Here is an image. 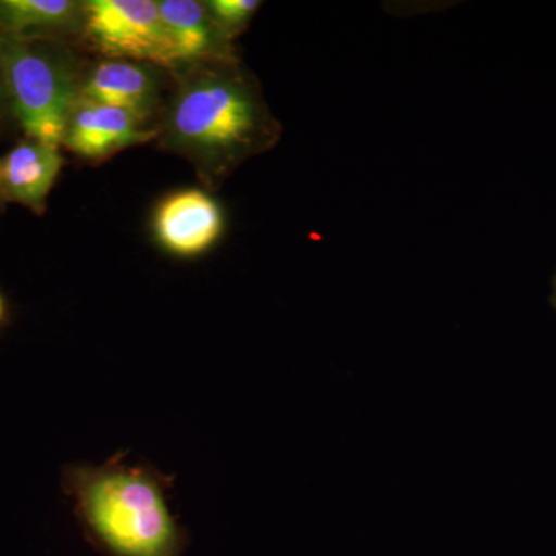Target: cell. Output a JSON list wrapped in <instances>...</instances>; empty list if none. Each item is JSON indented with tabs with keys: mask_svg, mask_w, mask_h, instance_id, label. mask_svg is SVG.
Listing matches in <instances>:
<instances>
[{
	"mask_svg": "<svg viewBox=\"0 0 556 556\" xmlns=\"http://www.w3.org/2000/svg\"><path fill=\"white\" fill-rule=\"evenodd\" d=\"M79 97L124 110L144 124L155 110L159 84L155 73L144 64L104 61L90 73Z\"/></svg>",
	"mask_w": 556,
	"mask_h": 556,
	"instance_id": "9c48e42d",
	"label": "cell"
},
{
	"mask_svg": "<svg viewBox=\"0 0 556 556\" xmlns=\"http://www.w3.org/2000/svg\"><path fill=\"white\" fill-rule=\"evenodd\" d=\"M153 228L161 247L172 254L195 257L219 239L225 215L217 201L203 190H179L156 208Z\"/></svg>",
	"mask_w": 556,
	"mask_h": 556,
	"instance_id": "5b68a950",
	"label": "cell"
},
{
	"mask_svg": "<svg viewBox=\"0 0 556 556\" xmlns=\"http://www.w3.org/2000/svg\"><path fill=\"white\" fill-rule=\"evenodd\" d=\"M155 137L156 130L146 129L130 113L79 97L62 144L83 159L100 161Z\"/></svg>",
	"mask_w": 556,
	"mask_h": 556,
	"instance_id": "8992f818",
	"label": "cell"
},
{
	"mask_svg": "<svg viewBox=\"0 0 556 556\" xmlns=\"http://www.w3.org/2000/svg\"><path fill=\"white\" fill-rule=\"evenodd\" d=\"M7 320V302L3 299L2 292H0V327L5 324Z\"/></svg>",
	"mask_w": 556,
	"mask_h": 556,
	"instance_id": "5bb4252c",
	"label": "cell"
},
{
	"mask_svg": "<svg viewBox=\"0 0 556 556\" xmlns=\"http://www.w3.org/2000/svg\"><path fill=\"white\" fill-rule=\"evenodd\" d=\"M212 20L229 39L247 28L262 3L257 0H211L204 3Z\"/></svg>",
	"mask_w": 556,
	"mask_h": 556,
	"instance_id": "8fae6325",
	"label": "cell"
},
{
	"mask_svg": "<svg viewBox=\"0 0 556 556\" xmlns=\"http://www.w3.org/2000/svg\"><path fill=\"white\" fill-rule=\"evenodd\" d=\"M83 22L91 42L112 58L174 67L169 40L153 0H90Z\"/></svg>",
	"mask_w": 556,
	"mask_h": 556,
	"instance_id": "277c9868",
	"label": "cell"
},
{
	"mask_svg": "<svg viewBox=\"0 0 556 556\" xmlns=\"http://www.w3.org/2000/svg\"><path fill=\"white\" fill-rule=\"evenodd\" d=\"M62 166L64 159L60 148L43 144L36 139H24L0 160V177L7 203L21 204L42 215Z\"/></svg>",
	"mask_w": 556,
	"mask_h": 556,
	"instance_id": "52a82bcc",
	"label": "cell"
},
{
	"mask_svg": "<svg viewBox=\"0 0 556 556\" xmlns=\"http://www.w3.org/2000/svg\"><path fill=\"white\" fill-rule=\"evenodd\" d=\"M116 453L102 466L70 464L62 492L87 541L105 556H182L189 532L172 514L174 475Z\"/></svg>",
	"mask_w": 556,
	"mask_h": 556,
	"instance_id": "6da1fadb",
	"label": "cell"
},
{
	"mask_svg": "<svg viewBox=\"0 0 556 556\" xmlns=\"http://www.w3.org/2000/svg\"><path fill=\"white\" fill-rule=\"evenodd\" d=\"M548 303H551L552 308H554L556 313V269L551 280V295H548Z\"/></svg>",
	"mask_w": 556,
	"mask_h": 556,
	"instance_id": "4fadbf2b",
	"label": "cell"
},
{
	"mask_svg": "<svg viewBox=\"0 0 556 556\" xmlns=\"http://www.w3.org/2000/svg\"><path fill=\"white\" fill-rule=\"evenodd\" d=\"M159 9L169 40L174 67L189 62L236 61L230 51V39L219 30L204 3L161 0Z\"/></svg>",
	"mask_w": 556,
	"mask_h": 556,
	"instance_id": "ba28073f",
	"label": "cell"
},
{
	"mask_svg": "<svg viewBox=\"0 0 556 556\" xmlns=\"http://www.w3.org/2000/svg\"><path fill=\"white\" fill-rule=\"evenodd\" d=\"M163 135L167 148L192 161L212 182L273 148L280 126L257 83L236 61H223L182 79L167 109Z\"/></svg>",
	"mask_w": 556,
	"mask_h": 556,
	"instance_id": "7a4b0ae2",
	"label": "cell"
},
{
	"mask_svg": "<svg viewBox=\"0 0 556 556\" xmlns=\"http://www.w3.org/2000/svg\"><path fill=\"white\" fill-rule=\"evenodd\" d=\"M0 73L27 138L60 148L80 87L72 65L42 40L0 36Z\"/></svg>",
	"mask_w": 556,
	"mask_h": 556,
	"instance_id": "3957f363",
	"label": "cell"
},
{
	"mask_svg": "<svg viewBox=\"0 0 556 556\" xmlns=\"http://www.w3.org/2000/svg\"><path fill=\"white\" fill-rule=\"evenodd\" d=\"M5 204H7V201H5V197H3L2 177H0V208L5 206Z\"/></svg>",
	"mask_w": 556,
	"mask_h": 556,
	"instance_id": "9a60e30c",
	"label": "cell"
},
{
	"mask_svg": "<svg viewBox=\"0 0 556 556\" xmlns=\"http://www.w3.org/2000/svg\"><path fill=\"white\" fill-rule=\"evenodd\" d=\"M83 3L72 0H0V36L47 40L83 24Z\"/></svg>",
	"mask_w": 556,
	"mask_h": 556,
	"instance_id": "30bf717a",
	"label": "cell"
},
{
	"mask_svg": "<svg viewBox=\"0 0 556 556\" xmlns=\"http://www.w3.org/2000/svg\"><path fill=\"white\" fill-rule=\"evenodd\" d=\"M5 105L9 104V98H7L5 86H3L2 73H0V118L3 116V112H5Z\"/></svg>",
	"mask_w": 556,
	"mask_h": 556,
	"instance_id": "7c38bea8",
	"label": "cell"
}]
</instances>
